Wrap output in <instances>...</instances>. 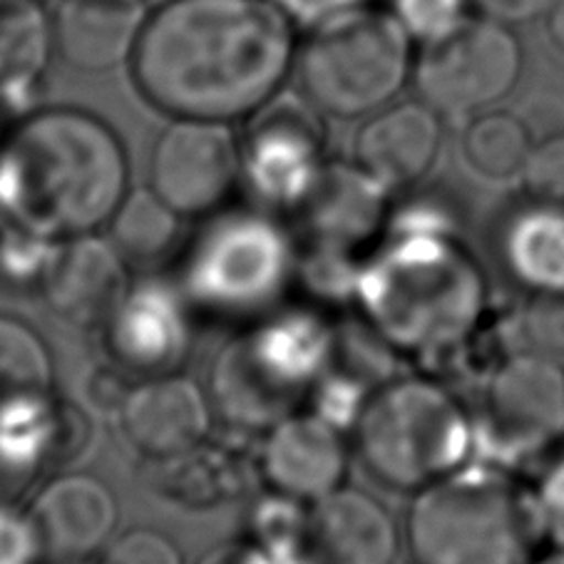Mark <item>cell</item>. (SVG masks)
Segmentation results:
<instances>
[{
  "instance_id": "e0dca14e",
  "label": "cell",
  "mask_w": 564,
  "mask_h": 564,
  "mask_svg": "<svg viewBox=\"0 0 564 564\" xmlns=\"http://www.w3.org/2000/svg\"><path fill=\"white\" fill-rule=\"evenodd\" d=\"M31 520L43 554L61 562H83L110 542L120 520L112 490L87 473H63L35 492Z\"/></svg>"
},
{
  "instance_id": "7402d4cb",
  "label": "cell",
  "mask_w": 564,
  "mask_h": 564,
  "mask_svg": "<svg viewBox=\"0 0 564 564\" xmlns=\"http://www.w3.org/2000/svg\"><path fill=\"white\" fill-rule=\"evenodd\" d=\"M53 55L51 13L37 0H0V105L31 102Z\"/></svg>"
},
{
  "instance_id": "f546056e",
  "label": "cell",
  "mask_w": 564,
  "mask_h": 564,
  "mask_svg": "<svg viewBox=\"0 0 564 564\" xmlns=\"http://www.w3.org/2000/svg\"><path fill=\"white\" fill-rule=\"evenodd\" d=\"M532 500L542 540H550L554 550H564V451L554 455V460L540 475Z\"/></svg>"
},
{
  "instance_id": "836d02e7",
  "label": "cell",
  "mask_w": 564,
  "mask_h": 564,
  "mask_svg": "<svg viewBox=\"0 0 564 564\" xmlns=\"http://www.w3.org/2000/svg\"><path fill=\"white\" fill-rule=\"evenodd\" d=\"M557 0H473V11L508 28L528 25L547 18Z\"/></svg>"
},
{
  "instance_id": "7c38bea8",
  "label": "cell",
  "mask_w": 564,
  "mask_h": 564,
  "mask_svg": "<svg viewBox=\"0 0 564 564\" xmlns=\"http://www.w3.org/2000/svg\"><path fill=\"white\" fill-rule=\"evenodd\" d=\"M241 182V148L229 122L172 118L150 154V189L180 217H212Z\"/></svg>"
},
{
  "instance_id": "8d00e7d4",
  "label": "cell",
  "mask_w": 564,
  "mask_h": 564,
  "mask_svg": "<svg viewBox=\"0 0 564 564\" xmlns=\"http://www.w3.org/2000/svg\"><path fill=\"white\" fill-rule=\"evenodd\" d=\"M530 564H564V550H554L552 554H544V557L532 560Z\"/></svg>"
},
{
  "instance_id": "d4e9b609",
  "label": "cell",
  "mask_w": 564,
  "mask_h": 564,
  "mask_svg": "<svg viewBox=\"0 0 564 564\" xmlns=\"http://www.w3.org/2000/svg\"><path fill=\"white\" fill-rule=\"evenodd\" d=\"M534 140L518 115L488 110L475 115L463 134V160L485 180L520 177Z\"/></svg>"
},
{
  "instance_id": "ba28073f",
  "label": "cell",
  "mask_w": 564,
  "mask_h": 564,
  "mask_svg": "<svg viewBox=\"0 0 564 564\" xmlns=\"http://www.w3.org/2000/svg\"><path fill=\"white\" fill-rule=\"evenodd\" d=\"M413 41L401 23L371 6L311 31L299 45V90L330 118H368L395 102L413 77Z\"/></svg>"
},
{
  "instance_id": "9c48e42d",
  "label": "cell",
  "mask_w": 564,
  "mask_h": 564,
  "mask_svg": "<svg viewBox=\"0 0 564 564\" xmlns=\"http://www.w3.org/2000/svg\"><path fill=\"white\" fill-rule=\"evenodd\" d=\"M524 67L514 28L470 15L460 28L421 45L413 80L417 100L441 118L473 120L518 87Z\"/></svg>"
},
{
  "instance_id": "d6a6232c",
  "label": "cell",
  "mask_w": 564,
  "mask_h": 564,
  "mask_svg": "<svg viewBox=\"0 0 564 564\" xmlns=\"http://www.w3.org/2000/svg\"><path fill=\"white\" fill-rule=\"evenodd\" d=\"M271 3L296 25V31L311 33L336 18L368 6V0H271Z\"/></svg>"
},
{
  "instance_id": "5bb4252c",
  "label": "cell",
  "mask_w": 564,
  "mask_h": 564,
  "mask_svg": "<svg viewBox=\"0 0 564 564\" xmlns=\"http://www.w3.org/2000/svg\"><path fill=\"white\" fill-rule=\"evenodd\" d=\"M264 433L259 470L271 492L311 505L341 488L348 473L344 431L326 423L314 411H294Z\"/></svg>"
},
{
  "instance_id": "6da1fadb",
  "label": "cell",
  "mask_w": 564,
  "mask_h": 564,
  "mask_svg": "<svg viewBox=\"0 0 564 564\" xmlns=\"http://www.w3.org/2000/svg\"><path fill=\"white\" fill-rule=\"evenodd\" d=\"M296 53V25L271 0H162L130 73L170 118L235 122L281 93Z\"/></svg>"
},
{
  "instance_id": "d590c367",
  "label": "cell",
  "mask_w": 564,
  "mask_h": 564,
  "mask_svg": "<svg viewBox=\"0 0 564 564\" xmlns=\"http://www.w3.org/2000/svg\"><path fill=\"white\" fill-rule=\"evenodd\" d=\"M544 21H547V33H550L552 45L564 55V0H557V6L552 8Z\"/></svg>"
},
{
  "instance_id": "f1b7e54d",
  "label": "cell",
  "mask_w": 564,
  "mask_h": 564,
  "mask_svg": "<svg viewBox=\"0 0 564 564\" xmlns=\"http://www.w3.org/2000/svg\"><path fill=\"white\" fill-rule=\"evenodd\" d=\"M520 336L530 351L550 358H564V291L530 294L520 311Z\"/></svg>"
},
{
  "instance_id": "3957f363",
  "label": "cell",
  "mask_w": 564,
  "mask_h": 564,
  "mask_svg": "<svg viewBox=\"0 0 564 564\" xmlns=\"http://www.w3.org/2000/svg\"><path fill=\"white\" fill-rule=\"evenodd\" d=\"M354 299L378 341L398 354L441 356L478 328L488 286L455 224L421 207L403 212L361 261Z\"/></svg>"
},
{
  "instance_id": "4316f807",
  "label": "cell",
  "mask_w": 564,
  "mask_h": 564,
  "mask_svg": "<svg viewBox=\"0 0 564 564\" xmlns=\"http://www.w3.org/2000/svg\"><path fill=\"white\" fill-rule=\"evenodd\" d=\"M473 0H388L391 13L417 45L453 33L470 18Z\"/></svg>"
},
{
  "instance_id": "277c9868",
  "label": "cell",
  "mask_w": 564,
  "mask_h": 564,
  "mask_svg": "<svg viewBox=\"0 0 564 564\" xmlns=\"http://www.w3.org/2000/svg\"><path fill=\"white\" fill-rule=\"evenodd\" d=\"M405 538L417 564H530L542 530L532 490L468 463L415 492Z\"/></svg>"
},
{
  "instance_id": "9a60e30c",
  "label": "cell",
  "mask_w": 564,
  "mask_h": 564,
  "mask_svg": "<svg viewBox=\"0 0 564 564\" xmlns=\"http://www.w3.org/2000/svg\"><path fill=\"white\" fill-rule=\"evenodd\" d=\"M214 405L187 376H150L120 401V425L134 451L152 460H174L204 443Z\"/></svg>"
},
{
  "instance_id": "603a6c76",
  "label": "cell",
  "mask_w": 564,
  "mask_h": 564,
  "mask_svg": "<svg viewBox=\"0 0 564 564\" xmlns=\"http://www.w3.org/2000/svg\"><path fill=\"white\" fill-rule=\"evenodd\" d=\"M502 259L510 274L530 291H564V214L540 204L508 221Z\"/></svg>"
},
{
  "instance_id": "83f0119b",
  "label": "cell",
  "mask_w": 564,
  "mask_h": 564,
  "mask_svg": "<svg viewBox=\"0 0 564 564\" xmlns=\"http://www.w3.org/2000/svg\"><path fill=\"white\" fill-rule=\"evenodd\" d=\"M520 182L530 204L564 214V132L534 142Z\"/></svg>"
},
{
  "instance_id": "cb8c5ba5",
  "label": "cell",
  "mask_w": 564,
  "mask_h": 564,
  "mask_svg": "<svg viewBox=\"0 0 564 564\" xmlns=\"http://www.w3.org/2000/svg\"><path fill=\"white\" fill-rule=\"evenodd\" d=\"M180 219V214L150 187L130 189L107 221V239L128 267H154L177 247Z\"/></svg>"
},
{
  "instance_id": "ac0fdd59",
  "label": "cell",
  "mask_w": 564,
  "mask_h": 564,
  "mask_svg": "<svg viewBox=\"0 0 564 564\" xmlns=\"http://www.w3.org/2000/svg\"><path fill=\"white\" fill-rule=\"evenodd\" d=\"M304 547L314 564H393L401 532L381 500L341 485L311 502Z\"/></svg>"
},
{
  "instance_id": "d6986e66",
  "label": "cell",
  "mask_w": 564,
  "mask_h": 564,
  "mask_svg": "<svg viewBox=\"0 0 564 564\" xmlns=\"http://www.w3.org/2000/svg\"><path fill=\"white\" fill-rule=\"evenodd\" d=\"M388 194L391 189L358 164H326L294 212L311 247L354 254L383 229Z\"/></svg>"
},
{
  "instance_id": "ffe728a7",
  "label": "cell",
  "mask_w": 564,
  "mask_h": 564,
  "mask_svg": "<svg viewBox=\"0 0 564 564\" xmlns=\"http://www.w3.org/2000/svg\"><path fill=\"white\" fill-rule=\"evenodd\" d=\"M441 115L423 100L391 102L368 115L356 134V164L386 189H403L433 170L441 152Z\"/></svg>"
},
{
  "instance_id": "8992f818",
  "label": "cell",
  "mask_w": 564,
  "mask_h": 564,
  "mask_svg": "<svg viewBox=\"0 0 564 564\" xmlns=\"http://www.w3.org/2000/svg\"><path fill=\"white\" fill-rule=\"evenodd\" d=\"M354 433L364 468L386 488L411 492L468 465L478 443L458 395L427 376L378 386Z\"/></svg>"
},
{
  "instance_id": "484cf974",
  "label": "cell",
  "mask_w": 564,
  "mask_h": 564,
  "mask_svg": "<svg viewBox=\"0 0 564 564\" xmlns=\"http://www.w3.org/2000/svg\"><path fill=\"white\" fill-rule=\"evenodd\" d=\"M51 348L25 321L0 314V401L53 393Z\"/></svg>"
},
{
  "instance_id": "e575fe53",
  "label": "cell",
  "mask_w": 564,
  "mask_h": 564,
  "mask_svg": "<svg viewBox=\"0 0 564 564\" xmlns=\"http://www.w3.org/2000/svg\"><path fill=\"white\" fill-rule=\"evenodd\" d=\"M239 564H314L308 557L304 544H291V547H251L241 550Z\"/></svg>"
},
{
  "instance_id": "44dd1931",
  "label": "cell",
  "mask_w": 564,
  "mask_h": 564,
  "mask_svg": "<svg viewBox=\"0 0 564 564\" xmlns=\"http://www.w3.org/2000/svg\"><path fill=\"white\" fill-rule=\"evenodd\" d=\"M53 18L55 55L77 73L130 65L148 21L144 0H61Z\"/></svg>"
},
{
  "instance_id": "30bf717a",
  "label": "cell",
  "mask_w": 564,
  "mask_h": 564,
  "mask_svg": "<svg viewBox=\"0 0 564 564\" xmlns=\"http://www.w3.org/2000/svg\"><path fill=\"white\" fill-rule=\"evenodd\" d=\"M247 120L241 180L269 207L296 209L326 167L321 112L304 95L279 93Z\"/></svg>"
},
{
  "instance_id": "7a4b0ae2",
  "label": "cell",
  "mask_w": 564,
  "mask_h": 564,
  "mask_svg": "<svg viewBox=\"0 0 564 564\" xmlns=\"http://www.w3.org/2000/svg\"><path fill=\"white\" fill-rule=\"evenodd\" d=\"M128 192V150L90 110L41 107L0 138V212L11 227L51 241L95 235Z\"/></svg>"
},
{
  "instance_id": "5b68a950",
  "label": "cell",
  "mask_w": 564,
  "mask_h": 564,
  "mask_svg": "<svg viewBox=\"0 0 564 564\" xmlns=\"http://www.w3.org/2000/svg\"><path fill=\"white\" fill-rule=\"evenodd\" d=\"M336 351L338 336L314 311H271L214 361V415L267 431L311 395Z\"/></svg>"
},
{
  "instance_id": "2e32d148",
  "label": "cell",
  "mask_w": 564,
  "mask_h": 564,
  "mask_svg": "<svg viewBox=\"0 0 564 564\" xmlns=\"http://www.w3.org/2000/svg\"><path fill=\"white\" fill-rule=\"evenodd\" d=\"M130 286L128 261L95 231L57 241L37 289L53 316L75 326H105Z\"/></svg>"
},
{
  "instance_id": "52a82bcc",
  "label": "cell",
  "mask_w": 564,
  "mask_h": 564,
  "mask_svg": "<svg viewBox=\"0 0 564 564\" xmlns=\"http://www.w3.org/2000/svg\"><path fill=\"white\" fill-rule=\"evenodd\" d=\"M299 254L279 224L259 212L212 214L182 261V294L217 318L257 321L276 311Z\"/></svg>"
},
{
  "instance_id": "4dcf8cb0",
  "label": "cell",
  "mask_w": 564,
  "mask_h": 564,
  "mask_svg": "<svg viewBox=\"0 0 564 564\" xmlns=\"http://www.w3.org/2000/svg\"><path fill=\"white\" fill-rule=\"evenodd\" d=\"M102 564H182V554L167 534L138 528L110 544Z\"/></svg>"
},
{
  "instance_id": "4fadbf2b",
  "label": "cell",
  "mask_w": 564,
  "mask_h": 564,
  "mask_svg": "<svg viewBox=\"0 0 564 564\" xmlns=\"http://www.w3.org/2000/svg\"><path fill=\"white\" fill-rule=\"evenodd\" d=\"M189 301L162 281L130 286L102 326L118 366L142 378L174 373L189 351Z\"/></svg>"
},
{
  "instance_id": "8fae6325",
  "label": "cell",
  "mask_w": 564,
  "mask_h": 564,
  "mask_svg": "<svg viewBox=\"0 0 564 564\" xmlns=\"http://www.w3.org/2000/svg\"><path fill=\"white\" fill-rule=\"evenodd\" d=\"M478 441L502 460H520L564 437V368L538 351L514 354L495 368ZM478 447V443H475Z\"/></svg>"
},
{
  "instance_id": "1f68e13d",
  "label": "cell",
  "mask_w": 564,
  "mask_h": 564,
  "mask_svg": "<svg viewBox=\"0 0 564 564\" xmlns=\"http://www.w3.org/2000/svg\"><path fill=\"white\" fill-rule=\"evenodd\" d=\"M43 557V544L31 514L0 502V564H35Z\"/></svg>"
}]
</instances>
